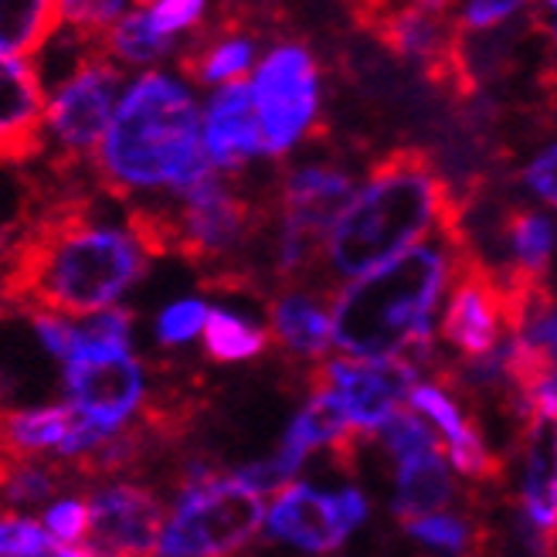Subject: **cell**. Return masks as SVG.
Returning a JSON list of instances; mask_svg holds the SVG:
<instances>
[{"mask_svg": "<svg viewBox=\"0 0 557 557\" xmlns=\"http://www.w3.org/2000/svg\"><path fill=\"white\" fill-rule=\"evenodd\" d=\"M147 265V248L133 232L99 225L89 218V201L69 194L24 218L0 265V302L86 317L133 289Z\"/></svg>", "mask_w": 557, "mask_h": 557, "instance_id": "1", "label": "cell"}, {"mask_svg": "<svg viewBox=\"0 0 557 557\" xmlns=\"http://www.w3.org/2000/svg\"><path fill=\"white\" fill-rule=\"evenodd\" d=\"M459 214L442 225L438 245H411L384 265L354 275L333 299V344L347 357H405L422 371L435 357L432 313L453 275Z\"/></svg>", "mask_w": 557, "mask_h": 557, "instance_id": "2", "label": "cell"}, {"mask_svg": "<svg viewBox=\"0 0 557 557\" xmlns=\"http://www.w3.org/2000/svg\"><path fill=\"white\" fill-rule=\"evenodd\" d=\"M462 198L449 174L422 147H395L368 171V184L354 190L350 205L333 221L323 256L330 272L364 275L405 248L438 232L459 214Z\"/></svg>", "mask_w": 557, "mask_h": 557, "instance_id": "3", "label": "cell"}, {"mask_svg": "<svg viewBox=\"0 0 557 557\" xmlns=\"http://www.w3.org/2000/svg\"><path fill=\"white\" fill-rule=\"evenodd\" d=\"M92 166L99 184L116 198L147 187L184 194L201 184L214 174V163L205 147L198 102L171 75H139L116 106Z\"/></svg>", "mask_w": 557, "mask_h": 557, "instance_id": "4", "label": "cell"}, {"mask_svg": "<svg viewBox=\"0 0 557 557\" xmlns=\"http://www.w3.org/2000/svg\"><path fill=\"white\" fill-rule=\"evenodd\" d=\"M265 523L262 493L238 472L225 476L205 462H190L181 472V496L171 520L163 523L157 554L166 557H214L235 554L252 544Z\"/></svg>", "mask_w": 557, "mask_h": 557, "instance_id": "5", "label": "cell"}, {"mask_svg": "<svg viewBox=\"0 0 557 557\" xmlns=\"http://www.w3.org/2000/svg\"><path fill=\"white\" fill-rule=\"evenodd\" d=\"M82 51L75 72L62 82L59 96L48 106V129L59 139L62 160L59 163H82V157L92 160L102 136L116 113V92L123 72L109 62V51L99 38L78 35Z\"/></svg>", "mask_w": 557, "mask_h": 557, "instance_id": "6", "label": "cell"}, {"mask_svg": "<svg viewBox=\"0 0 557 557\" xmlns=\"http://www.w3.org/2000/svg\"><path fill=\"white\" fill-rule=\"evenodd\" d=\"M252 96L265 153L283 157L313 129L320 113V72L313 51L299 41L275 45L252 78Z\"/></svg>", "mask_w": 557, "mask_h": 557, "instance_id": "7", "label": "cell"}, {"mask_svg": "<svg viewBox=\"0 0 557 557\" xmlns=\"http://www.w3.org/2000/svg\"><path fill=\"white\" fill-rule=\"evenodd\" d=\"M368 513L371 507L364 493L354 486L323 493L306 483H286L283 490H275L265 513V534L306 554H333L347 544Z\"/></svg>", "mask_w": 557, "mask_h": 557, "instance_id": "8", "label": "cell"}, {"mask_svg": "<svg viewBox=\"0 0 557 557\" xmlns=\"http://www.w3.org/2000/svg\"><path fill=\"white\" fill-rule=\"evenodd\" d=\"M520 449V534L527 550H557V408L527 401L517 418Z\"/></svg>", "mask_w": 557, "mask_h": 557, "instance_id": "9", "label": "cell"}, {"mask_svg": "<svg viewBox=\"0 0 557 557\" xmlns=\"http://www.w3.org/2000/svg\"><path fill=\"white\" fill-rule=\"evenodd\" d=\"M422 377L411 360H364V357H341L323 360L310 371V387H326L337 395L347 418L360 432H377L387 414L408 398L411 384Z\"/></svg>", "mask_w": 557, "mask_h": 557, "instance_id": "10", "label": "cell"}, {"mask_svg": "<svg viewBox=\"0 0 557 557\" xmlns=\"http://www.w3.org/2000/svg\"><path fill=\"white\" fill-rule=\"evenodd\" d=\"M65 387L75 414L106 435L123 432L147 398L144 368L133 354L65 360Z\"/></svg>", "mask_w": 557, "mask_h": 557, "instance_id": "11", "label": "cell"}, {"mask_svg": "<svg viewBox=\"0 0 557 557\" xmlns=\"http://www.w3.org/2000/svg\"><path fill=\"white\" fill-rule=\"evenodd\" d=\"M163 499L136 483H113L89 499L86 554H157L163 534Z\"/></svg>", "mask_w": 557, "mask_h": 557, "instance_id": "12", "label": "cell"}, {"mask_svg": "<svg viewBox=\"0 0 557 557\" xmlns=\"http://www.w3.org/2000/svg\"><path fill=\"white\" fill-rule=\"evenodd\" d=\"M48 99L38 69L0 54V163H27L45 150Z\"/></svg>", "mask_w": 557, "mask_h": 557, "instance_id": "13", "label": "cell"}, {"mask_svg": "<svg viewBox=\"0 0 557 557\" xmlns=\"http://www.w3.org/2000/svg\"><path fill=\"white\" fill-rule=\"evenodd\" d=\"M408 401L414 411H422L429 422L438 425L445 445H449V459H453L456 472H462V476L472 483H504L507 480V462L490 449L476 422H466L456 398L445 392V387L418 377L408 392Z\"/></svg>", "mask_w": 557, "mask_h": 557, "instance_id": "14", "label": "cell"}, {"mask_svg": "<svg viewBox=\"0 0 557 557\" xmlns=\"http://www.w3.org/2000/svg\"><path fill=\"white\" fill-rule=\"evenodd\" d=\"M205 147L221 171H242L252 157L265 153L256 96L245 78L225 82L211 96L205 113Z\"/></svg>", "mask_w": 557, "mask_h": 557, "instance_id": "15", "label": "cell"}, {"mask_svg": "<svg viewBox=\"0 0 557 557\" xmlns=\"http://www.w3.org/2000/svg\"><path fill=\"white\" fill-rule=\"evenodd\" d=\"M354 198V181L341 166L330 163H310L296 166L286 174L283 190H278V205H283V221L293 228H302L326 242V232L341 211Z\"/></svg>", "mask_w": 557, "mask_h": 557, "instance_id": "16", "label": "cell"}, {"mask_svg": "<svg viewBox=\"0 0 557 557\" xmlns=\"http://www.w3.org/2000/svg\"><path fill=\"white\" fill-rule=\"evenodd\" d=\"M242 32H245V17L225 14L181 51V72L190 75L194 82H201V86L242 78L256 62V38Z\"/></svg>", "mask_w": 557, "mask_h": 557, "instance_id": "17", "label": "cell"}, {"mask_svg": "<svg viewBox=\"0 0 557 557\" xmlns=\"http://www.w3.org/2000/svg\"><path fill=\"white\" fill-rule=\"evenodd\" d=\"M272 337L293 357L320 360L333 344V323L320 296L306 289H286L269 302Z\"/></svg>", "mask_w": 557, "mask_h": 557, "instance_id": "18", "label": "cell"}, {"mask_svg": "<svg viewBox=\"0 0 557 557\" xmlns=\"http://www.w3.org/2000/svg\"><path fill=\"white\" fill-rule=\"evenodd\" d=\"M72 405H38V408H0V456L11 466L32 456L59 453L75 425Z\"/></svg>", "mask_w": 557, "mask_h": 557, "instance_id": "19", "label": "cell"}, {"mask_svg": "<svg viewBox=\"0 0 557 557\" xmlns=\"http://www.w3.org/2000/svg\"><path fill=\"white\" fill-rule=\"evenodd\" d=\"M459 486L453 480L449 462L442 459L438 449L411 456L398 462V480H395V499L392 513L395 520L408 523L414 517H425L435 510H449Z\"/></svg>", "mask_w": 557, "mask_h": 557, "instance_id": "20", "label": "cell"}, {"mask_svg": "<svg viewBox=\"0 0 557 557\" xmlns=\"http://www.w3.org/2000/svg\"><path fill=\"white\" fill-rule=\"evenodd\" d=\"M496 235L507 242L510 248V262L499 272H523L531 278H547L550 262H554V248H557V232L550 225V218L534 211V208H520L507 205L496 218Z\"/></svg>", "mask_w": 557, "mask_h": 557, "instance_id": "21", "label": "cell"}, {"mask_svg": "<svg viewBox=\"0 0 557 557\" xmlns=\"http://www.w3.org/2000/svg\"><path fill=\"white\" fill-rule=\"evenodd\" d=\"M62 24V0H0V54L32 59Z\"/></svg>", "mask_w": 557, "mask_h": 557, "instance_id": "22", "label": "cell"}, {"mask_svg": "<svg viewBox=\"0 0 557 557\" xmlns=\"http://www.w3.org/2000/svg\"><path fill=\"white\" fill-rule=\"evenodd\" d=\"M99 45L120 62L147 65V62L163 59V54L174 48V38L160 32V27L153 24V17H150V11H136V14H126V17L120 14L113 24H109L106 32L99 35Z\"/></svg>", "mask_w": 557, "mask_h": 557, "instance_id": "23", "label": "cell"}, {"mask_svg": "<svg viewBox=\"0 0 557 557\" xmlns=\"http://www.w3.org/2000/svg\"><path fill=\"white\" fill-rule=\"evenodd\" d=\"M405 531L422 541L432 550H445V554H466V550H483V544L490 541L486 520H472V513H453V510H435L425 517H414L408 523H401Z\"/></svg>", "mask_w": 557, "mask_h": 557, "instance_id": "24", "label": "cell"}, {"mask_svg": "<svg viewBox=\"0 0 557 557\" xmlns=\"http://www.w3.org/2000/svg\"><path fill=\"white\" fill-rule=\"evenodd\" d=\"M205 350L211 360H221V364H235V360H252L269 347V333L256 323H248L238 313L228 310H208L205 320Z\"/></svg>", "mask_w": 557, "mask_h": 557, "instance_id": "25", "label": "cell"}, {"mask_svg": "<svg viewBox=\"0 0 557 557\" xmlns=\"http://www.w3.org/2000/svg\"><path fill=\"white\" fill-rule=\"evenodd\" d=\"M129 333H133V313L123 310V306H106V310L86 313L75 323L69 360L129 354Z\"/></svg>", "mask_w": 557, "mask_h": 557, "instance_id": "26", "label": "cell"}, {"mask_svg": "<svg viewBox=\"0 0 557 557\" xmlns=\"http://www.w3.org/2000/svg\"><path fill=\"white\" fill-rule=\"evenodd\" d=\"M51 554H75L62 541H54L48 534V527L14 513L0 510V557H51Z\"/></svg>", "mask_w": 557, "mask_h": 557, "instance_id": "27", "label": "cell"}, {"mask_svg": "<svg viewBox=\"0 0 557 557\" xmlns=\"http://www.w3.org/2000/svg\"><path fill=\"white\" fill-rule=\"evenodd\" d=\"M377 435L384 442L387 456H392L395 462L438 449L435 432L422 422V414L408 411V408H395L392 414H387L381 422V429H377Z\"/></svg>", "mask_w": 557, "mask_h": 557, "instance_id": "28", "label": "cell"}, {"mask_svg": "<svg viewBox=\"0 0 557 557\" xmlns=\"http://www.w3.org/2000/svg\"><path fill=\"white\" fill-rule=\"evenodd\" d=\"M205 320H208V306L201 299H194V296L177 299L157 317V341L163 347H181L198 337L205 330Z\"/></svg>", "mask_w": 557, "mask_h": 557, "instance_id": "29", "label": "cell"}, {"mask_svg": "<svg viewBox=\"0 0 557 557\" xmlns=\"http://www.w3.org/2000/svg\"><path fill=\"white\" fill-rule=\"evenodd\" d=\"M45 527L54 541H62L75 554H86L82 544H86L89 534V504H82V499H59V504H51L45 510Z\"/></svg>", "mask_w": 557, "mask_h": 557, "instance_id": "30", "label": "cell"}, {"mask_svg": "<svg viewBox=\"0 0 557 557\" xmlns=\"http://www.w3.org/2000/svg\"><path fill=\"white\" fill-rule=\"evenodd\" d=\"M123 4L126 0H62V21L72 24L78 35L99 38L123 14Z\"/></svg>", "mask_w": 557, "mask_h": 557, "instance_id": "31", "label": "cell"}, {"mask_svg": "<svg viewBox=\"0 0 557 557\" xmlns=\"http://www.w3.org/2000/svg\"><path fill=\"white\" fill-rule=\"evenodd\" d=\"M531 0H466L462 14H459V27L462 32H486V27H496L510 21L513 14H520Z\"/></svg>", "mask_w": 557, "mask_h": 557, "instance_id": "32", "label": "cell"}, {"mask_svg": "<svg viewBox=\"0 0 557 557\" xmlns=\"http://www.w3.org/2000/svg\"><path fill=\"white\" fill-rule=\"evenodd\" d=\"M205 11H208V0H157L150 8V17L163 35L174 38L187 32V27H198L205 21Z\"/></svg>", "mask_w": 557, "mask_h": 557, "instance_id": "33", "label": "cell"}, {"mask_svg": "<svg viewBox=\"0 0 557 557\" xmlns=\"http://www.w3.org/2000/svg\"><path fill=\"white\" fill-rule=\"evenodd\" d=\"M520 181L534 198H541L544 205H550L557 211V144L541 150L531 163H527Z\"/></svg>", "mask_w": 557, "mask_h": 557, "instance_id": "34", "label": "cell"}, {"mask_svg": "<svg viewBox=\"0 0 557 557\" xmlns=\"http://www.w3.org/2000/svg\"><path fill=\"white\" fill-rule=\"evenodd\" d=\"M537 27H544V35L557 45V0H541V8L531 17Z\"/></svg>", "mask_w": 557, "mask_h": 557, "instance_id": "35", "label": "cell"}, {"mask_svg": "<svg viewBox=\"0 0 557 557\" xmlns=\"http://www.w3.org/2000/svg\"><path fill=\"white\" fill-rule=\"evenodd\" d=\"M541 86H544V109L557 120V72H547Z\"/></svg>", "mask_w": 557, "mask_h": 557, "instance_id": "36", "label": "cell"}, {"mask_svg": "<svg viewBox=\"0 0 557 557\" xmlns=\"http://www.w3.org/2000/svg\"><path fill=\"white\" fill-rule=\"evenodd\" d=\"M411 4L429 8V11H438V14H449V8L456 4V0H411Z\"/></svg>", "mask_w": 557, "mask_h": 557, "instance_id": "37", "label": "cell"}, {"mask_svg": "<svg viewBox=\"0 0 557 557\" xmlns=\"http://www.w3.org/2000/svg\"><path fill=\"white\" fill-rule=\"evenodd\" d=\"M8 472H11V462H8L4 456H0V483H4V480H8Z\"/></svg>", "mask_w": 557, "mask_h": 557, "instance_id": "38", "label": "cell"}]
</instances>
